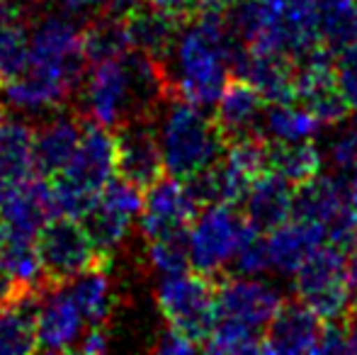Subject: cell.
I'll use <instances>...</instances> for the list:
<instances>
[{
	"label": "cell",
	"instance_id": "6da1fadb",
	"mask_svg": "<svg viewBox=\"0 0 357 355\" xmlns=\"http://www.w3.org/2000/svg\"><path fill=\"white\" fill-rule=\"evenodd\" d=\"M238 42L221 13H195L180 24L178 37L163 59L168 88L188 103L214 107L219 95L234 78V56Z\"/></svg>",
	"mask_w": 357,
	"mask_h": 355
},
{
	"label": "cell",
	"instance_id": "7a4b0ae2",
	"mask_svg": "<svg viewBox=\"0 0 357 355\" xmlns=\"http://www.w3.org/2000/svg\"><path fill=\"white\" fill-rule=\"evenodd\" d=\"M168 90L163 63L142 52L93 63L80 86V100L90 122L119 129L132 119H151Z\"/></svg>",
	"mask_w": 357,
	"mask_h": 355
},
{
	"label": "cell",
	"instance_id": "3957f363",
	"mask_svg": "<svg viewBox=\"0 0 357 355\" xmlns=\"http://www.w3.org/2000/svg\"><path fill=\"white\" fill-rule=\"evenodd\" d=\"M224 17L236 42L253 52L299 59L321 47L319 10L287 0H229Z\"/></svg>",
	"mask_w": 357,
	"mask_h": 355
},
{
	"label": "cell",
	"instance_id": "277c9868",
	"mask_svg": "<svg viewBox=\"0 0 357 355\" xmlns=\"http://www.w3.org/2000/svg\"><path fill=\"white\" fill-rule=\"evenodd\" d=\"M163 173L190 180L212 168L224 153V134L207 109L175 98L158 112L155 122Z\"/></svg>",
	"mask_w": 357,
	"mask_h": 355
},
{
	"label": "cell",
	"instance_id": "5b68a950",
	"mask_svg": "<svg viewBox=\"0 0 357 355\" xmlns=\"http://www.w3.org/2000/svg\"><path fill=\"white\" fill-rule=\"evenodd\" d=\"M117 176L112 129L95 122H83L80 142L73 158L59 176H54L52 192L56 217L83 219L93 207L100 190Z\"/></svg>",
	"mask_w": 357,
	"mask_h": 355
},
{
	"label": "cell",
	"instance_id": "8992f818",
	"mask_svg": "<svg viewBox=\"0 0 357 355\" xmlns=\"http://www.w3.org/2000/svg\"><path fill=\"white\" fill-rule=\"evenodd\" d=\"M294 292L326 324L345 319L357 299V251L326 241L294 273Z\"/></svg>",
	"mask_w": 357,
	"mask_h": 355
},
{
	"label": "cell",
	"instance_id": "52a82bcc",
	"mask_svg": "<svg viewBox=\"0 0 357 355\" xmlns=\"http://www.w3.org/2000/svg\"><path fill=\"white\" fill-rule=\"evenodd\" d=\"M29 71L56 83L68 95L83 86L88 56L83 52V27L68 13H44L29 29Z\"/></svg>",
	"mask_w": 357,
	"mask_h": 355
},
{
	"label": "cell",
	"instance_id": "ba28073f",
	"mask_svg": "<svg viewBox=\"0 0 357 355\" xmlns=\"http://www.w3.org/2000/svg\"><path fill=\"white\" fill-rule=\"evenodd\" d=\"M250 232L255 229L250 227L243 214L236 212L234 204H207L202 212H197V217L192 219L188 234H185L190 266L207 278L219 275L221 270L234 266Z\"/></svg>",
	"mask_w": 357,
	"mask_h": 355
},
{
	"label": "cell",
	"instance_id": "9c48e42d",
	"mask_svg": "<svg viewBox=\"0 0 357 355\" xmlns=\"http://www.w3.org/2000/svg\"><path fill=\"white\" fill-rule=\"evenodd\" d=\"M155 304L168 326L188 333L190 338L202 346L209 326L214 322V287L209 285L207 275L202 273H180L158 275L155 285Z\"/></svg>",
	"mask_w": 357,
	"mask_h": 355
},
{
	"label": "cell",
	"instance_id": "30bf717a",
	"mask_svg": "<svg viewBox=\"0 0 357 355\" xmlns=\"http://www.w3.org/2000/svg\"><path fill=\"white\" fill-rule=\"evenodd\" d=\"M144 207V190L124 178H112L102 190L93 207L80 219L93 241L95 251L109 258L124 246L132 229L137 227Z\"/></svg>",
	"mask_w": 357,
	"mask_h": 355
},
{
	"label": "cell",
	"instance_id": "8fae6325",
	"mask_svg": "<svg viewBox=\"0 0 357 355\" xmlns=\"http://www.w3.org/2000/svg\"><path fill=\"white\" fill-rule=\"evenodd\" d=\"M37 251L49 285L68 282L83 270L105 261L95 251L83 222L71 217H54L37 234Z\"/></svg>",
	"mask_w": 357,
	"mask_h": 355
},
{
	"label": "cell",
	"instance_id": "7c38bea8",
	"mask_svg": "<svg viewBox=\"0 0 357 355\" xmlns=\"http://www.w3.org/2000/svg\"><path fill=\"white\" fill-rule=\"evenodd\" d=\"M197 212L199 199L188 180L160 176L144 192V207L137 222L139 234L146 241L185 234Z\"/></svg>",
	"mask_w": 357,
	"mask_h": 355
},
{
	"label": "cell",
	"instance_id": "4fadbf2b",
	"mask_svg": "<svg viewBox=\"0 0 357 355\" xmlns=\"http://www.w3.org/2000/svg\"><path fill=\"white\" fill-rule=\"evenodd\" d=\"M291 98L311 109L324 122V127H335L348 117V105L335 86L333 56L331 49L316 47L296 59L291 78Z\"/></svg>",
	"mask_w": 357,
	"mask_h": 355
},
{
	"label": "cell",
	"instance_id": "5bb4252c",
	"mask_svg": "<svg viewBox=\"0 0 357 355\" xmlns=\"http://www.w3.org/2000/svg\"><path fill=\"white\" fill-rule=\"evenodd\" d=\"M282 304V292L263 275L226 278L219 289H214V317L234 319L255 331H265V326L273 322Z\"/></svg>",
	"mask_w": 357,
	"mask_h": 355
},
{
	"label": "cell",
	"instance_id": "9a60e30c",
	"mask_svg": "<svg viewBox=\"0 0 357 355\" xmlns=\"http://www.w3.org/2000/svg\"><path fill=\"white\" fill-rule=\"evenodd\" d=\"M88 328L78 304L66 282L47 285L39 289L37 304V351L68 353L75 351L80 336Z\"/></svg>",
	"mask_w": 357,
	"mask_h": 355
},
{
	"label": "cell",
	"instance_id": "2e32d148",
	"mask_svg": "<svg viewBox=\"0 0 357 355\" xmlns=\"http://www.w3.org/2000/svg\"><path fill=\"white\" fill-rule=\"evenodd\" d=\"M114 132H117L114 134L117 176L146 190L163 176V158H160L155 127L149 119H132Z\"/></svg>",
	"mask_w": 357,
	"mask_h": 355
},
{
	"label": "cell",
	"instance_id": "e0dca14e",
	"mask_svg": "<svg viewBox=\"0 0 357 355\" xmlns=\"http://www.w3.org/2000/svg\"><path fill=\"white\" fill-rule=\"evenodd\" d=\"M56 217L52 183L47 178H24L17 183H0V224L37 236L49 219Z\"/></svg>",
	"mask_w": 357,
	"mask_h": 355
},
{
	"label": "cell",
	"instance_id": "ac0fdd59",
	"mask_svg": "<svg viewBox=\"0 0 357 355\" xmlns=\"http://www.w3.org/2000/svg\"><path fill=\"white\" fill-rule=\"evenodd\" d=\"M326 322L311 312L304 302L282 304L273 322L265 326L263 353L273 355H304L319 353Z\"/></svg>",
	"mask_w": 357,
	"mask_h": 355
},
{
	"label": "cell",
	"instance_id": "d6986e66",
	"mask_svg": "<svg viewBox=\"0 0 357 355\" xmlns=\"http://www.w3.org/2000/svg\"><path fill=\"white\" fill-rule=\"evenodd\" d=\"M265 234H268L265 248H268L270 270L280 275H294L316 248L328 241V232L321 224L294 214Z\"/></svg>",
	"mask_w": 357,
	"mask_h": 355
},
{
	"label": "cell",
	"instance_id": "ffe728a7",
	"mask_svg": "<svg viewBox=\"0 0 357 355\" xmlns=\"http://www.w3.org/2000/svg\"><path fill=\"white\" fill-rule=\"evenodd\" d=\"M296 185L278 176L275 171H263L253 178L243 195V217L255 232H270L294 214Z\"/></svg>",
	"mask_w": 357,
	"mask_h": 355
},
{
	"label": "cell",
	"instance_id": "44dd1931",
	"mask_svg": "<svg viewBox=\"0 0 357 355\" xmlns=\"http://www.w3.org/2000/svg\"><path fill=\"white\" fill-rule=\"evenodd\" d=\"M234 76L263 95L265 103L291 100L294 63L282 54L253 52L238 44L234 56Z\"/></svg>",
	"mask_w": 357,
	"mask_h": 355
},
{
	"label": "cell",
	"instance_id": "7402d4cb",
	"mask_svg": "<svg viewBox=\"0 0 357 355\" xmlns=\"http://www.w3.org/2000/svg\"><path fill=\"white\" fill-rule=\"evenodd\" d=\"M83 124L73 114L52 112V117L34 129V173L54 178L68 166L80 142Z\"/></svg>",
	"mask_w": 357,
	"mask_h": 355
},
{
	"label": "cell",
	"instance_id": "603a6c76",
	"mask_svg": "<svg viewBox=\"0 0 357 355\" xmlns=\"http://www.w3.org/2000/svg\"><path fill=\"white\" fill-rule=\"evenodd\" d=\"M265 114V100L255 88L243 81L226 86L219 100L214 103V122L226 142L258 137Z\"/></svg>",
	"mask_w": 357,
	"mask_h": 355
},
{
	"label": "cell",
	"instance_id": "cb8c5ba5",
	"mask_svg": "<svg viewBox=\"0 0 357 355\" xmlns=\"http://www.w3.org/2000/svg\"><path fill=\"white\" fill-rule=\"evenodd\" d=\"M39 289H20L0 307V355L37 351Z\"/></svg>",
	"mask_w": 357,
	"mask_h": 355
},
{
	"label": "cell",
	"instance_id": "d4e9b609",
	"mask_svg": "<svg viewBox=\"0 0 357 355\" xmlns=\"http://www.w3.org/2000/svg\"><path fill=\"white\" fill-rule=\"evenodd\" d=\"M124 22H127L129 42H132L134 52H142L155 61H163L168 56L180 29L178 15L155 8L146 0L129 17H124Z\"/></svg>",
	"mask_w": 357,
	"mask_h": 355
},
{
	"label": "cell",
	"instance_id": "484cf974",
	"mask_svg": "<svg viewBox=\"0 0 357 355\" xmlns=\"http://www.w3.org/2000/svg\"><path fill=\"white\" fill-rule=\"evenodd\" d=\"M0 273L13 280L20 289L47 287L42 261L37 251V236L0 224Z\"/></svg>",
	"mask_w": 357,
	"mask_h": 355
},
{
	"label": "cell",
	"instance_id": "4316f807",
	"mask_svg": "<svg viewBox=\"0 0 357 355\" xmlns=\"http://www.w3.org/2000/svg\"><path fill=\"white\" fill-rule=\"evenodd\" d=\"M71 95L56 83L47 81L44 76L34 71H24L17 78H10L3 86V100L5 107L15 109L27 117H44V114L56 112L61 105L68 103Z\"/></svg>",
	"mask_w": 357,
	"mask_h": 355
},
{
	"label": "cell",
	"instance_id": "83f0119b",
	"mask_svg": "<svg viewBox=\"0 0 357 355\" xmlns=\"http://www.w3.org/2000/svg\"><path fill=\"white\" fill-rule=\"evenodd\" d=\"M324 122L311 112L306 105L280 100L265 107L260 132L270 144H299V142H316L324 132Z\"/></svg>",
	"mask_w": 357,
	"mask_h": 355
},
{
	"label": "cell",
	"instance_id": "f1b7e54d",
	"mask_svg": "<svg viewBox=\"0 0 357 355\" xmlns=\"http://www.w3.org/2000/svg\"><path fill=\"white\" fill-rule=\"evenodd\" d=\"M66 287L71 292V297L75 299V304H78L88 326H107L109 317L114 312L117 294H114L112 278L102 268V263L71 278L66 282Z\"/></svg>",
	"mask_w": 357,
	"mask_h": 355
},
{
	"label": "cell",
	"instance_id": "f546056e",
	"mask_svg": "<svg viewBox=\"0 0 357 355\" xmlns=\"http://www.w3.org/2000/svg\"><path fill=\"white\" fill-rule=\"evenodd\" d=\"M34 173V129L8 119L0 129V183H17Z\"/></svg>",
	"mask_w": 357,
	"mask_h": 355
},
{
	"label": "cell",
	"instance_id": "4dcf8cb0",
	"mask_svg": "<svg viewBox=\"0 0 357 355\" xmlns=\"http://www.w3.org/2000/svg\"><path fill=\"white\" fill-rule=\"evenodd\" d=\"M321 168H324V153L314 142L270 144L268 146V171H275L291 185H301L316 178Z\"/></svg>",
	"mask_w": 357,
	"mask_h": 355
},
{
	"label": "cell",
	"instance_id": "1f68e13d",
	"mask_svg": "<svg viewBox=\"0 0 357 355\" xmlns=\"http://www.w3.org/2000/svg\"><path fill=\"white\" fill-rule=\"evenodd\" d=\"M83 52L90 63L107 61L132 52L127 22L114 15H95L83 27Z\"/></svg>",
	"mask_w": 357,
	"mask_h": 355
},
{
	"label": "cell",
	"instance_id": "d6a6232c",
	"mask_svg": "<svg viewBox=\"0 0 357 355\" xmlns=\"http://www.w3.org/2000/svg\"><path fill=\"white\" fill-rule=\"evenodd\" d=\"M202 346L204 351L219 355L263 353V331H255V328L234 322V319L214 317Z\"/></svg>",
	"mask_w": 357,
	"mask_h": 355
},
{
	"label": "cell",
	"instance_id": "836d02e7",
	"mask_svg": "<svg viewBox=\"0 0 357 355\" xmlns=\"http://www.w3.org/2000/svg\"><path fill=\"white\" fill-rule=\"evenodd\" d=\"M319 37L321 47L335 49L357 39L355 0H326L319 8Z\"/></svg>",
	"mask_w": 357,
	"mask_h": 355
},
{
	"label": "cell",
	"instance_id": "e575fe53",
	"mask_svg": "<svg viewBox=\"0 0 357 355\" xmlns=\"http://www.w3.org/2000/svg\"><path fill=\"white\" fill-rule=\"evenodd\" d=\"M29 66V27L17 17L0 22V81H10Z\"/></svg>",
	"mask_w": 357,
	"mask_h": 355
},
{
	"label": "cell",
	"instance_id": "d590c367",
	"mask_svg": "<svg viewBox=\"0 0 357 355\" xmlns=\"http://www.w3.org/2000/svg\"><path fill=\"white\" fill-rule=\"evenodd\" d=\"M324 163L335 173L357 168V122H340L333 127L326 146L321 149Z\"/></svg>",
	"mask_w": 357,
	"mask_h": 355
},
{
	"label": "cell",
	"instance_id": "8d00e7d4",
	"mask_svg": "<svg viewBox=\"0 0 357 355\" xmlns=\"http://www.w3.org/2000/svg\"><path fill=\"white\" fill-rule=\"evenodd\" d=\"M185 234H188V232H185ZM185 234L151 239L149 246H146V261H149V266L153 268V273L170 275V273H180V270L190 268Z\"/></svg>",
	"mask_w": 357,
	"mask_h": 355
},
{
	"label": "cell",
	"instance_id": "74e56055",
	"mask_svg": "<svg viewBox=\"0 0 357 355\" xmlns=\"http://www.w3.org/2000/svg\"><path fill=\"white\" fill-rule=\"evenodd\" d=\"M335 86L350 112H357V39L338 49L333 59Z\"/></svg>",
	"mask_w": 357,
	"mask_h": 355
},
{
	"label": "cell",
	"instance_id": "f35d334b",
	"mask_svg": "<svg viewBox=\"0 0 357 355\" xmlns=\"http://www.w3.org/2000/svg\"><path fill=\"white\" fill-rule=\"evenodd\" d=\"M234 266L241 275L270 273V258H268V248H265V236H260V232H250V236L245 239L238 256H236Z\"/></svg>",
	"mask_w": 357,
	"mask_h": 355
},
{
	"label": "cell",
	"instance_id": "ab89813d",
	"mask_svg": "<svg viewBox=\"0 0 357 355\" xmlns=\"http://www.w3.org/2000/svg\"><path fill=\"white\" fill-rule=\"evenodd\" d=\"M199 348L202 346H199L195 338H190L188 333L178 331V328H173V326L160 331L153 343V351L158 355H190V353L199 351Z\"/></svg>",
	"mask_w": 357,
	"mask_h": 355
},
{
	"label": "cell",
	"instance_id": "60d3db41",
	"mask_svg": "<svg viewBox=\"0 0 357 355\" xmlns=\"http://www.w3.org/2000/svg\"><path fill=\"white\" fill-rule=\"evenodd\" d=\"M78 353L85 355H102L109 351V331L107 326H88L80 336L78 346H75Z\"/></svg>",
	"mask_w": 357,
	"mask_h": 355
},
{
	"label": "cell",
	"instance_id": "b9f144b4",
	"mask_svg": "<svg viewBox=\"0 0 357 355\" xmlns=\"http://www.w3.org/2000/svg\"><path fill=\"white\" fill-rule=\"evenodd\" d=\"M63 13L73 17H95L98 13H105L107 0H56Z\"/></svg>",
	"mask_w": 357,
	"mask_h": 355
},
{
	"label": "cell",
	"instance_id": "7bdbcfd3",
	"mask_svg": "<svg viewBox=\"0 0 357 355\" xmlns=\"http://www.w3.org/2000/svg\"><path fill=\"white\" fill-rule=\"evenodd\" d=\"M146 3L155 5V8L160 10H168V13L173 15H188V13H195V8H197V0H146Z\"/></svg>",
	"mask_w": 357,
	"mask_h": 355
},
{
	"label": "cell",
	"instance_id": "ee69618b",
	"mask_svg": "<svg viewBox=\"0 0 357 355\" xmlns=\"http://www.w3.org/2000/svg\"><path fill=\"white\" fill-rule=\"evenodd\" d=\"M345 338H348V353H357V299L353 309L348 312V326H345Z\"/></svg>",
	"mask_w": 357,
	"mask_h": 355
},
{
	"label": "cell",
	"instance_id": "f6af8a7d",
	"mask_svg": "<svg viewBox=\"0 0 357 355\" xmlns=\"http://www.w3.org/2000/svg\"><path fill=\"white\" fill-rule=\"evenodd\" d=\"M20 292V287L13 282V280H8L3 273H0V307H3L5 302H8L13 294H17Z\"/></svg>",
	"mask_w": 357,
	"mask_h": 355
},
{
	"label": "cell",
	"instance_id": "bcb514c9",
	"mask_svg": "<svg viewBox=\"0 0 357 355\" xmlns=\"http://www.w3.org/2000/svg\"><path fill=\"white\" fill-rule=\"evenodd\" d=\"M287 3H291V5H301V8H311V10H319L321 5L326 3V0H287Z\"/></svg>",
	"mask_w": 357,
	"mask_h": 355
},
{
	"label": "cell",
	"instance_id": "7dc6e473",
	"mask_svg": "<svg viewBox=\"0 0 357 355\" xmlns=\"http://www.w3.org/2000/svg\"><path fill=\"white\" fill-rule=\"evenodd\" d=\"M5 122H8V114H5L3 105H0V129H3V127H5Z\"/></svg>",
	"mask_w": 357,
	"mask_h": 355
},
{
	"label": "cell",
	"instance_id": "c3c4849f",
	"mask_svg": "<svg viewBox=\"0 0 357 355\" xmlns=\"http://www.w3.org/2000/svg\"><path fill=\"white\" fill-rule=\"evenodd\" d=\"M355 17H357V0H355Z\"/></svg>",
	"mask_w": 357,
	"mask_h": 355
},
{
	"label": "cell",
	"instance_id": "681fc988",
	"mask_svg": "<svg viewBox=\"0 0 357 355\" xmlns=\"http://www.w3.org/2000/svg\"><path fill=\"white\" fill-rule=\"evenodd\" d=\"M0 3H10V0H0Z\"/></svg>",
	"mask_w": 357,
	"mask_h": 355
}]
</instances>
